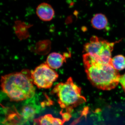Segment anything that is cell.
<instances>
[{"label": "cell", "mask_w": 125, "mask_h": 125, "mask_svg": "<svg viewBox=\"0 0 125 125\" xmlns=\"http://www.w3.org/2000/svg\"><path fill=\"white\" fill-rule=\"evenodd\" d=\"M116 42H111L96 36L84 46L85 54L94 59L105 63H111L112 52Z\"/></svg>", "instance_id": "4"}, {"label": "cell", "mask_w": 125, "mask_h": 125, "mask_svg": "<svg viewBox=\"0 0 125 125\" xmlns=\"http://www.w3.org/2000/svg\"><path fill=\"white\" fill-rule=\"evenodd\" d=\"M111 64L116 70H122L125 69V57L117 55L112 58Z\"/></svg>", "instance_id": "11"}, {"label": "cell", "mask_w": 125, "mask_h": 125, "mask_svg": "<svg viewBox=\"0 0 125 125\" xmlns=\"http://www.w3.org/2000/svg\"><path fill=\"white\" fill-rule=\"evenodd\" d=\"M92 26L98 30L106 29L108 24L107 18L105 15L102 13L96 14L91 20Z\"/></svg>", "instance_id": "10"}, {"label": "cell", "mask_w": 125, "mask_h": 125, "mask_svg": "<svg viewBox=\"0 0 125 125\" xmlns=\"http://www.w3.org/2000/svg\"><path fill=\"white\" fill-rule=\"evenodd\" d=\"M36 14L41 20L49 21L52 20L55 15L54 9L48 3H41L37 7Z\"/></svg>", "instance_id": "7"}, {"label": "cell", "mask_w": 125, "mask_h": 125, "mask_svg": "<svg viewBox=\"0 0 125 125\" xmlns=\"http://www.w3.org/2000/svg\"><path fill=\"white\" fill-rule=\"evenodd\" d=\"M31 71L23 70L1 76V87L3 93L13 102H21L33 97L36 89Z\"/></svg>", "instance_id": "2"}, {"label": "cell", "mask_w": 125, "mask_h": 125, "mask_svg": "<svg viewBox=\"0 0 125 125\" xmlns=\"http://www.w3.org/2000/svg\"><path fill=\"white\" fill-rule=\"evenodd\" d=\"M51 93L56 94L60 107L69 113L73 108L86 102L85 98L81 95V88L74 83L71 77L65 83L56 84Z\"/></svg>", "instance_id": "3"}, {"label": "cell", "mask_w": 125, "mask_h": 125, "mask_svg": "<svg viewBox=\"0 0 125 125\" xmlns=\"http://www.w3.org/2000/svg\"><path fill=\"white\" fill-rule=\"evenodd\" d=\"M120 83L122 86L123 90H124L125 93V73L121 76Z\"/></svg>", "instance_id": "13"}, {"label": "cell", "mask_w": 125, "mask_h": 125, "mask_svg": "<svg viewBox=\"0 0 125 125\" xmlns=\"http://www.w3.org/2000/svg\"><path fill=\"white\" fill-rule=\"evenodd\" d=\"M40 107L37 105L34 99H30L22 106L20 115L25 122L33 119L35 115L39 112Z\"/></svg>", "instance_id": "6"}, {"label": "cell", "mask_w": 125, "mask_h": 125, "mask_svg": "<svg viewBox=\"0 0 125 125\" xmlns=\"http://www.w3.org/2000/svg\"><path fill=\"white\" fill-rule=\"evenodd\" d=\"M60 113L61 115L62 116V120L65 122L69 121L71 117V115L69 113L66 112L62 113V111Z\"/></svg>", "instance_id": "12"}, {"label": "cell", "mask_w": 125, "mask_h": 125, "mask_svg": "<svg viewBox=\"0 0 125 125\" xmlns=\"http://www.w3.org/2000/svg\"><path fill=\"white\" fill-rule=\"evenodd\" d=\"M31 73L34 84L39 88H50L58 78L56 72L46 62L39 65L34 70L31 71Z\"/></svg>", "instance_id": "5"}, {"label": "cell", "mask_w": 125, "mask_h": 125, "mask_svg": "<svg viewBox=\"0 0 125 125\" xmlns=\"http://www.w3.org/2000/svg\"><path fill=\"white\" fill-rule=\"evenodd\" d=\"M34 125H64L65 122L60 118H55L51 114H46L35 119Z\"/></svg>", "instance_id": "9"}, {"label": "cell", "mask_w": 125, "mask_h": 125, "mask_svg": "<svg viewBox=\"0 0 125 125\" xmlns=\"http://www.w3.org/2000/svg\"><path fill=\"white\" fill-rule=\"evenodd\" d=\"M65 56L58 52H52L47 57L46 62L53 69H59L66 61Z\"/></svg>", "instance_id": "8"}, {"label": "cell", "mask_w": 125, "mask_h": 125, "mask_svg": "<svg viewBox=\"0 0 125 125\" xmlns=\"http://www.w3.org/2000/svg\"><path fill=\"white\" fill-rule=\"evenodd\" d=\"M83 60L87 78L94 87L109 90L115 88L120 83L121 75L111 63L95 60L85 53L83 55Z\"/></svg>", "instance_id": "1"}]
</instances>
